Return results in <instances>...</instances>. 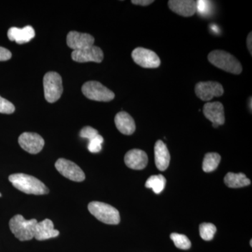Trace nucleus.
<instances>
[{"mask_svg":"<svg viewBox=\"0 0 252 252\" xmlns=\"http://www.w3.org/2000/svg\"><path fill=\"white\" fill-rule=\"evenodd\" d=\"M9 180L15 188L26 194L45 195L49 191L42 182L26 174H13L9 176Z\"/></svg>","mask_w":252,"mask_h":252,"instance_id":"1","label":"nucleus"},{"mask_svg":"<svg viewBox=\"0 0 252 252\" xmlns=\"http://www.w3.org/2000/svg\"><path fill=\"white\" fill-rule=\"evenodd\" d=\"M208 61L215 67L231 74H240L243 71L241 63L229 53L215 50L208 55Z\"/></svg>","mask_w":252,"mask_h":252,"instance_id":"2","label":"nucleus"},{"mask_svg":"<svg viewBox=\"0 0 252 252\" xmlns=\"http://www.w3.org/2000/svg\"><path fill=\"white\" fill-rule=\"evenodd\" d=\"M37 222L35 219L26 220L22 215H17L10 220L9 228L18 240L28 241L34 238V229Z\"/></svg>","mask_w":252,"mask_h":252,"instance_id":"3","label":"nucleus"},{"mask_svg":"<svg viewBox=\"0 0 252 252\" xmlns=\"http://www.w3.org/2000/svg\"><path fill=\"white\" fill-rule=\"evenodd\" d=\"M89 212L97 220L107 224L117 225L120 222V214L115 207L101 202H91L89 204Z\"/></svg>","mask_w":252,"mask_h":252,"instance_id":"4","label":"nucleus"},{"mask_svg":"<svg viewBox=\"0 0 252 252\" xmlns=\"http://www.w3.org/2000/svg\"><path fill=\"white\" fill-rule=\"evenodd\" d=\"M44 97L49 103H54L61 98L63 92L62 78L59 73H46L43 80Z\"/></svg>","mask_w":252,"mask_h":252,"instance_id":"5","label":"nucleus"},{"mask_svg":"<svg viewBox=\"0 0 252 252\" xmlns=\"http://www.w3.org/2000/svg\"><path fill=\"white\" fill-rule=\"evenodd\" d=\"M83 94L91 100L109 102L115 97V94L98 81H90L81 88Z\"/></svg>","mask_w":252,"mask_h":252,"instance_id":"6","label":"nucleus"},{"mask_svg":"<svg viewBox=\"0 0 252 252\" xmlns=\"http://www.w3.org/2000/svg\"><path fill=\"white\" fill-rule=\"evenodd\" d=\"M56 170L63 176L74 182H81L85 180V174L77 164L64 158H59L55 164Z\"/></svg>","mask_w":252,"mask_h":252,"instance_id":"7","label":"nucleus"},{"mask_svg":"<svg viewBox=\"0 0 252 252\" xmlns=\"http://www.w3.org/2000/svg\"><path fill=\"white\" fill-rule=\"evenodd\" d=\"M131 56L136 64L144 68H157L160 64V58L152 50L136 48Z\"/></svg>","mask_w":252,"mask_h":252,"instance_id":"8","label":"nucleus"},{"mask_svg":"<svg viewBox=\"0 0 252 252\" xmlns=\"http://www.w3.org/2000/svg\"><path fill=\"white\" fill-rule=\"evenodd\" d=\"M197 97L203 101H210L214 97H220L223 94V86L217 81L199 82L195 85Z\"/></svg>","mask_w":252,"mask_h":252,"instance_id":"9","label":"nucleus"},{"mask_svg":"<svg viewBox=\"0 0 252 252\" xmlns=\"http://www.w3.org/2000/svg\"><path fill=\"white\" fill-rule=\"evenodd\" d=\"M18 143L21 148L31 154L39 153L44 146V140L39 134L23 132L18 137Z\"/></svg>","mask_w":252,"mask_h":252,"instance_id":"10","label":"nucleus"},{"mask_svg":"<svg viewBox=\"0 0 252 252\" xmlns=\"http://www.w3.org/2000/svg\"><path fill=\"white\" fill-rule=\"evenodd\" d=\"M72 59L78 63H99L103 61L104 54L100 48L94 45L86 49L73 51Z\"/></svg>","mask_w":252,"mask_h":252,"instance_id":"11","label":"nucleus"},{"mask_svg":"<svg viewBox=\"0 0 252 252\" xmlns=\"http://www.w3.org/2000/svg\"><path fill=\"white\" fill-rule=\"evenodd\" d=\"M203 114L212 123L214 127H218L225 123L224 108L220 102H207L204 105Z\"/></svg>","mask_w":252,"mask_h":252,"instance_id":"12","label":"nucleus"},{"mask_svg":"<svg viewBox=\"0 0 252 252\" xmlns=\"http://www.w3.org/2000/svg\"><path fill=\"white\" fill-rule=\"evenodd\" d=\"M94 37L91 34L77 31L69 32L67 36V46L74 51L91 47L94 46Z\"/></svg>","mask_w":252,"mask_h":252,"instance_id":"13","label":"nucleus"},{"mask_svg":"<svg viewBox=\"0 0 252 252\" xmlns=\"http://www.w3.org/2000/svg\"><path fill=\"white\" fill-rule=\"evenodd\" d=\"M124 161L129 168L132 170H143L148 164V157L144 151L132 149L126 153Z\"/></svg>","mask_w":252,"mask_h":252,"instance_id":"14","label":"nucleus"},{"mask_svg":"<svg viewBox=\"0 0 252 252\" xmlns=\"http://www.w3.org/2000/svg\"><path fill=\"white\" fill-rule=\"evenodd\" d=\"M168 6L173 12L185 17L193 16L197 11V1L193 0H170Z\"/></svg>","mask_w":252,"mask_h":252,"instance_id":"15","label":"nucleus"},{"mask_svg":"<svg viewBox=\"0 0 252 252\" xmlns=\"http://www.w3.org/2000/svg\"><path fill=\"white\" fill-rule=\"evenodd\" d=\"M60 234L58 230L54 229V225L52 220L46 219L37 222L34 229V238L37 240H46L56 238Z\"/></svg>","mask_w":252,"mask_h":252,"instance_id":"16","label":"nucleus"},{"mask_svg":"<svg viewBox=\"0 0 252 252\" xmlns=\"http://www.w3.org/2000/svg\"><path fill=\"white\" fill-rule=\"evenodd\" d=\"M10 41H16L18 44L29 42L35 36V31L31 26L23 28L13 27L10 28L7 32Z\"/></svg>","mask_w":252,"mask_h":252,"instance_id":"17","label":"nucleus"},{"mask_svg":"<svg viewBox=\"0 0 252 252\" xmlns=\"http://www.w3.org/2000/svg\"><path fill=\"white\" fill-rule=\"evenodd\" d=\"M156 165L160 171H165L170 165V154L166 144L161 140H158L154 147Z\"/></svg>","mask_w":252,"mask_h":252,"instance_id":"18","label":"nucleus"},{"mask_svg":"<svg viewBox=\"0 0 252 252\" xmlns=\"http://www.w3.org/2000/svg\"><path fill=\"white\" fill-rule=\"evenodd\" d=\"M114 122L118 130L124 135H130L135 131V121L127 112L118 113L114 119Z\"/></svg>","mask_w":252,"mask_h":252,"instance_id":"19","label":"nucleus"},{"mask_svg":"<svg viewBox=\"0 0 252 252\" xmlns=\"http://www.w3.org/2000/svg\"><path fill=\"white\" fill-rule=\"evenodd\" d=\"M224 182L227 187L233 189L241 188L251 184V181L249 180L245 174L233 172H228L225 176Z\"/></svg>","mask_w":252,"mask_h":252,"instance_id":"20","label":"nucleus"},{"mask_svg":"<svg viewBox=\"0 0 252 252\" xmlns=\"http://www.w3.org/2000/svg\"><path fill=\"white\" fill-rule=\"evenodd\" d=\"M165 185L166 180L163 175H152L149 177L146 182L145 187L148 189H152L154 193L159 194L165 189Z\"/></svg>","mask_w":252,"mask_h":252,"instance_id":"21","label":"nucleus"},{"mask_svg":"<svg viewBox=\"0 0 252 252\" xmlns=\"http://www.w3.org/2000/svg\"><path fill=\"white\" fill-rule=\"evenodd\" d=\"M220 156L217 153H207L204 158L203 170L205 172H211L216 170L220 165Z\"/></svg>","mask_w":252,"mask_h":252,"instance_id":"22","label":"nucleus"},{"mask_svg":"<svg viewBox=\"0 0 252 252\" xmlns=\"http://www.w3.org/2000/svg\"><path fill=\"white\" fill-rule=\"evenodd\" d=\"M199 228H200V237L206 241L212 240L217 232L216 226L211 223H201Z\"/></svg>","mask_w":252,"mask_h":252,"instance_id":"23","label":"nucleus"},{"mask_svg":"<svg viewBox=\"0 0 252 252\" xmlns=\"http://www.w3.org/2000/svg\"><path fill=\"white\" fill-rule=\"evenodd\" d=\"M170 238L175 243V246L181 250H189L191 247V243L185 235L173 233L170 235Z\"/></svg>","mask_w":252,"mask_h":252,"instance_id":"24","label":"nucleus"},{"mask_svg":"<svg viewBox=\"0 0 252 252\" xmlns=\"http://www.w3.org/2000/svg\"><path fill=\"white\" fill-rule=\"evenodd\" d=\"M104 139L102 136L97 135L94 139L89 141L88 149L91 153H99L102 150V144L103 143Z\"/></svg>","mask_w":252,"mask_h":252,"instance_id":"25","label":"nucleus"},{"mask_svg":"<svg viewBox=\"0 0 252 252\" xmlns=\"http://www.w3.org/2000/svg\"><path fill=\"white\" fill-rule=\"evenodd\" d=\"M15 112L14 104L7 99L0 96V113L5 114H13Z\"/></svg>","mask_w":252,"mask_h":252,"instance_id":"26","label":"nucleus"},{"mask_svg":"<svg viewBox=\"0 0 252 252\" xmlns=\"http://www.w3.org/2000/svg\"><path fill=\"white\" fill-rule=\"evenodd\" d=\"M80 137L82 138L88 139L89 141L94 139L96 136L99 135L98 131L94 127H91V126H86V127H83L81 129L80 134Z\"/></svg>","mask_w":252,"mask_h":252,"instance_id":"27","label":"nucleus"},{"mask_svg":"<svg viewBox=\"0 0 252 252\" xmlns=\"http://www.w3.org/2000/svg\"><path fill=\"white\" fill-rule=\"evenodd\" d=\"M12 54L9 50L0 46V61H6L11 59Z\"/></svg>","mask_w":252,"mask_h":252,"instance_id":"28","label":"nucleus"},{"mask_svg":"<svg viewBox=\"0 0 252 252\" xmlns=\"http://www.w3.org/2000/svg\"><path fill=\"white\" fill-rule=\"evenodd\" d=\"M209 1H197V11L200 14H205L208 9Z\"/></svg>","mask_w":252,"mask_h":252,"instance_id":"29","label":"nucleus"},{"mask_svg":"<svg viewBox=\"0 0 252 252\" xmlns=\"http://www.w3.org/2000/svg\"><path fill=\"white\" fill-rule=\"evenodd\" d=\"M131 2L133 4L140 5V6H148L154 3L153 0H132Z\"/></svg>","mask_w":252,"mask_h":252,"instance_id":"30","label":"nucleus"},{"mask_svg":"<svg viewBox=\"0 0 252 252\" xmlns=\"http://www.w3.org/2000/svg\"><path fill=\"white\" fill-rule=\"evenodd\" d=\"M252 33L250 32V34H248V39H247V44H248V48L249 51H250V55H252Z\"/></svg>","mask_w":252,"mask_h":252,"instance_id":"31","label":"nucleus"},{"mask_svg":"<svg viewBox=\"0 0 252 252\" xmlns=\"http://www.w3.org/2000/svg\"><path fill=\"white\" fill-rule=\"evenodd\" d=\"M252 97H250V104H249V107H250V112H252Z\"/></svg>","mask_w":252,"mask_h":252,"instance_id":"32","label":"nucleus"},{"mask_svg":"<svg viewBox=\"0 0 252 252\" xmlns=\"http://www.w3.org/2000/svg\"><path fill=\"white\" fill-rule=\"evenodd\" d=\"M1 193H0V197H1Z\"/></svg>","mask_w":252,"mask_h":252,"instance_id":"33","label":"nucleus"}]
</instances>
